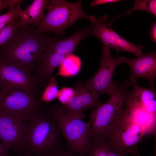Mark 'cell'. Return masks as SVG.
Listing matches in <instances>:
<instances>
[{
	"label": "cell",
	"mask_w": 156,
	"mask_h": 156,
	"mask_svg": "<svg viewBox=\"0 0 156 156\" xmlns=\"http://www.w3.org/2000/svg\"><path fill=\"white\" fill-rule=\"evenodd\" d=\"M29 24L19 26L15 33L0 47V55L30 70L39 64L53 39L40 33Z\"/></svg>",
	"instance_id": "cell-1"
},
{
	"label": "cell",
	"mask_w": 156,
	"mask_h": 156,
	"mask_svg": "<svg viewBox=\"0 0 156 156\" xmlns=\"http://www.w3.org/2000/svg\"><path fill=\"white\" fill-rule=\"evenodd\" d=\"M27 123L28 129L25 147L29 153L40 156L58 149L62 135L50 111L39 110Z\"/></svg>",
	"instance_id": "cell-2"
},
{
	"label": "cell",
	"mask_w": 156,
	"mask_h": 156,
	"mask_svg": "<svg viewBox=\"0 0 156 156\" xmlns=\"http://www.w3.org/2000/svg\"><path fill=\"white\" fill-rule=\"evenodd\" d=\"M116 87L108 100L95 108L89 120L91 125V138L103 136L114 126L123 114L127 96L131 82L116 81Z\"/></svg>",
	"instance_id": "cell-3"
},
{
	"label": "cell",
	"mask_w": 156,
	"mask_h": 156,
	"mask_svg": "<svg viewBox=\"0 0 156 156\" xmlns=\"http://www.w3.org/2000/svg\"><path fill=\"white\" fill-rule=\"evenodd\" d=\"M82 0L72 3L62 0H49L46 9L47 13L44 19L36 26L40 33L54 32L59 35L65 34L68 27L77 20L90 18L82 7Z\"/></svg>",
	"instance_id": "cell-4"
},
{
	"label": "cell",
	"mask_w": 156,
	"mask_h": 156,
	"mask_svg": "<svg viewBox=\"0 0 156 156\" xmlns=\"http://www.w3.org/2000/svg\"><path fill=\"white\" fill-rule=\"evenodd\" d=\"M50 112L57 123L61 133L71 151L80 156L88 154L91 138V125L89 121L66 113L55 104Z\"/></svg>",
	"instance_id": "cell-5"
},
{
	"label": "cell",
	"mask_w": 156,
	"mask_h": 156,
	"mask_svg": "<svg viewBox=\"0 0 156 156\" xmlns=\"http://www.w3.org/2000/svg\"><path fill=\"white\" fill-rule=\"evenodd\" d=\"M146 134L127 114L126 108L121 117L101 138L110 145L126 156L132 154L140 156L138 148Z\"/></svg>",
	"instance_id": "cell-6"
},
{
	"label": "cell",
	"mask_w": 156,
	"mask_h": 156,
	"mask_svg": "<svg viewBox=\"0 0 156 156\" xmlns=\"http://www.w3.org/2000/svg\"><path fill=\"white\" fill-rule=\"evenodd\" d=\"M41 102L35 94L18 88L9 87L0 90V110L23 122H27L39 110Z\"/></svg>",
	"instance_id": "cell-7"
},
{
	"label": "cell",
	"mask_w": 156,
	"mask_h": 156,
	"mask_svg": "<svg viewBox=\"0 0 156 156\" xmlns=\"http://www.w3.org/2000/svg\"><path fill=\"white\" fill-rule=\"evenodd\" d=\"M126 57L114 58L109 48L103 46L100 56V65L95 74L86 81L85 84L94 94H107L110 95L116 87V81H113L114 71L118 65L125 63Z\"/></svg>",
	"instance_id": "cell-8"
},
{
	"label": "cell",
	"mask_w": 156,
	"mask_h": 156,
	"mask_svg": "<svg viewBox=\"0 0 156 156\" xmlns=\"http://www.w3.org/2000/svg\"><path fill=\"white\" fill-rule=\"evenodd\" d=\"M38 84L30 70L0 55V90L14 87L35 94Z\"/></svg>",
	"instance_id": "cell-9"
},
{
	"label": "cell",
	"mask_w": 156,
	"mask_h": 156,
	"mask_svg": "<svg viewBox=\"0 0 156 156\" xmlns=\"http://www.w3.org/2000/svg\"><path fill=\"white\" fill-rule=\"evenodd\" d=\"M107 18L106 14L100 17L90 15L89 19L92 24L90 36L97 37L103 46L114 49L117 52L127 51L137 57L143 54L142 46L136 45L121 37L112 29L111 24L105 23Z\"/></svg>",
	"instance_id": "cell-10"
},
{
	"label": "cell",
	"mask_w": 156,
	"mask_h": 156,
	"mask_svg": "<svg viewBox=\"0 0 156 156\" xmlns=\"http://www.w3.org/2000/svg\"><path fill=\"white\" fill-rule=\"evenodd\" d=\"M28 129L27 122L0 110V140L8 150L24 148Z\"/></svg>",
	"instance_id": "cell-11"
},
{
	"label": "cell",
	"mask_w": 156,
	"mask_h": 156,
	"mask_svg": "<svg viewBox=\"0 0 156 156\" xmlns=\"http://www.w3.org/2000/svg\"><path fill=\"white\" fill-rule=\"evenodd\" d=\"M73 88L75 94L73 97L67 104L60 105L67 114L83 120L85 117V110L95 108L103 103L99 96L94 94L81 81L76 82Z\"/></svg>",
	"instance_id": "cell-12"
},
{
	"label": "cell",
	"mask_w": 156,
	"mask_h": 156,
	"mask_svg": "<svg viewBox=\"0 0 156 156\" xmlns=\"http://www.w3.org/2000/svg\"><path fill=\"white\" fill-rule=\"evenodd\" d=\"M125 63H127L131 69L129 76L131 81L139 78L147 80L150 86H153L156 77V53L153 51L135 58L125 57Z\"/></svg>",
	"instance_id": "cell-13"
},
{
	"label": "cell",
	"mask_w": 156,
	"mask_h": 156,
	"mask_svg": "<svg viewBox=\"0 0 156 156\" xmlns=\"http://www.w3.org/2000/svg\"><path fill=\"white\" fill-rule=\"evenodd\" d=\"M131 82L132 88L128 92L126 105L143 107L156 115V93L154 86L145 88L138 85L136 81Z\"/></svg>",
	"instance_id": "cell-14"
},
{
	"label": "cell",
	"mask_w": 156,
	"mask_h": 156,
	"mask_svg": "<svg viewBox=\"0 0 156 156\" xmlns=\"http://www.w3.org/2000/svg\"><path fill=\"white\" fill-rule=\"evenodd\" d=\"M90 27L79 30L69 37L61 39H53L46 50L56 52L66 57L72 54L79 42L90 36Z\"/></svg>",
	"instance_id": "cell-15"
},
{
	"label": "cell",
	"mask_w": 156,
	"mask_h": 156,
	"mask_svg": "<svg viewBox=\"0 0 156 156\" xmlns=\"http://www.w3.org/2000/svg\"><path fill=\"white\" fill-rule=\"evenodd\" d=\"M66 57L58 53L45 51L36 67L37 78L40 86H44L49 82L54 70Z\"/></svg>",
	"instance_id": "cell-16"
},
{
	"label": "cell",
	"mask_w": 156,
	"mask_h": 156,
	"mask_svg": "<svg viewBox=\"0 0 156 156\" xmlns=\"http://www.w3.org/2000/svg\"><path fill=\"white\" fill-rule=\"evenodd\" d=\"M49 1L35 0L25 10L21 9L19 15V26H25L32 23L36 26L45 17L44 11Z\"/></svg>",
	"instance_id": "cell-17"
},
{
	"label": "cell",
	"mask_w": 156,
	"mask_h": 156,
	"mask_svg": "<svg viewBox=\"0 0 156 156\" xmlns=\"http://www.w3.org/2000/svg\"><path fill=\"white\" fill-rule=\"evenodd\" d=\"M128 114L133 121L144 131L146 134H155L156 115L143 107L136 106H126Z\"/></svg>",
	"instance_id": "cell-18"
},
{
	"label": "cell",
	"mask_w": 156,
	"mask_h": 156,
	"mask_svg": "<svg viewBox=\"0 0 156 156\" xmlns=\"http://www.w3.org/2000/svg\"><path fill=\"white\" fill-rule=\"evenodd\" d=\"M87 155L88 156H126L104 140L98 138L90 139Z\"/></svg>",
	"instance_id": "cell-19"
},
{
	"label": "cell",
	"mask_w": 156,
	"mask_h": 156,
	"mask_svg": "<svg viewBox=\"0 0 156 156\" xmlns=\"http://www.w3.org/2000/svg\"><path fill=\"white\" fill-rule=\"evenodd\" d=\"M134 6L128 11L117 16L112 20V23L115 19L126 14H130L133 11L137 10L146 11L156 15V1L155 0H135Z\"/></svg>",
	"instance_id": "cell-20"
},
{
	"label": "cell",
	"mask_w": 156,
	"mask_h": 156,
	"mask_svg": "<svg viewBox=\"0 0 156 156\" xmlns=\"http://www.w3.org/2000/svg\"><path fill=\"white\" fill-rule=\"evenodd\" d=\"M21 3H18L15 6L10 7L7 12L0 15V31L7 25L19 20V13L21 9L20 6Z\"/></svg>",
	"instance_id": "cell-21"
},
{
	"label": "cell",
	"mask_w": 156,
	"mask_h": 156,
	"mask_svg": "<svg viewBox=\"0 0 156 156\" xmlns=\"http://www.w3.org/2000/svg\"><path fill=\"white\" fill-rule=\"evenodd\" d=\"M58 85L56 79L51 77L43 92L40 101L48 103L57 98L59 90Z\"/></svg>",
	"instance_id": "cell-22"
},
{
	"label": "cell",
	"mask_w": 156,
	"mask_h": 156,
	"mask_svg": "<svg viewBox=\"0 0 156 156\" xmlns=\"http://www.w3.org/2000/svg\"><path fill=\"white\" fill-rule=\"evenodd\" d=\"M18 20L7 25L0 31V47L6 43L19 27Z\"/></svg>",
	"instance_id": "cell-23"
},
{
	"label": "cell",
	"mask_w": 156,
	"mask_h": 156,
	"mask_svg": "<svg viewBox=\"0 0 156 156\" xmlns=\"http://www.w3.org/2000/svg\"><path fill=\"white\" fill-rule=\"evenodd\" d=\"M74 94L73 88L64 87L59 90L57 98L62 105H65L68 102Z\"/></svg>",
	"instance_id": "cell-24"
},
{
	"label": "cell",
	"mask_w": 156,
	"mask_h": 156,
	"mask_svg": "<svg viewBox=\"0 0 156 156\" xmlns=\"http://www.w3.org/2000/svg\"><path fill=\"white\" fill-rule=\"evenodd\" d=\"M120 0H94L91 3L90 6L93 7L99 5L118 2Z\"/></svg>",
	"instance_id": "cell-25"
},
{
	"label": "cell",
	"mask_w": 156,
	"mask_h": 156,
	"mask_svg": "<svg viewBox=\"0 0 156 156\" xmlns=\"http://www.w3.org/2000/svg\"><path fill=\"white\" fill-rule=\"evenodd\" d=\"M57 150L40 156H73L68 153L60 152L57 151Z\"/></svg>",
	"instance_id": "cell-26"
},
{
	"label": "cell",
	"mask_w": 156,
	"mask_h": 156,
	"mask_svg": "<svg viewBox=\"0 0 156 156\" xmlns=\"http://www.w3.org/2000/svg\"><path fill=\"white\" fill-rule=\"evenodd\" d=\"M151 36L152 40L155 43L156 42V24L155 22L153 24L151 31Z\"/></svg>",
	"instance_id": "cell-27"
},
{
	"label": "cell",
	"mask_w": 156,
	"mask_h": 156,
	"mask_svg": "<svg viewBox=\"0 0 156 156\" xmlns=\"http://www.w3.org/2000/svg\"><path fill=\"white\" fill-rule=\"evenodd\" d=\"M8 150L0 143V156H8Z\"/></svg>",
	"instance_id": "cell-28"
},
{
	"label": "cell",
	"mask_w": 156,
	"mask_h": 156,
	"mask_svg": "<svg viewBox=\"0 0 156 156\" xmlns=\"http://www.w3.org/2000/svg\"><path fill=\"white\" fill-rule=\"evenodd\" d=\"M4 8L3 0H0V12L1 10Z\"/></svg>",
	"instance_id": "cell-29"
}]
</instances>
